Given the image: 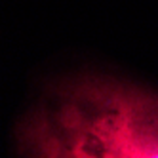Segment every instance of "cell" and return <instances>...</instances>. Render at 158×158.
I'll use <instances>...</instances> for the list:
<instances>
[{"mask_svg": "<svg viewBox=\"0 0 158 158\" xmlns=\"http://www.w3.org/2000/svg\"><path fill=\"white\" fill-rule=\"evenodd\" d=\"M17 143L25 156L158 158V94L110 76H74L23 118Z\"/></svg>", "mask_w": 158, "mask_h": 158, "instance_id": "1", "label": "cell"}]
</instances>
